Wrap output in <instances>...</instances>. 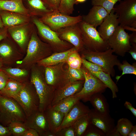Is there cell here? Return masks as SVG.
I'll list each match as a JSON object with an SVG mask.
<instances>
[{
    "mask_svg": "<svg viewBox=\"0 0 136 136\" xmlns=\"http://www.w3.org/2000/svg\"><path fill=\"white\" fill-rule=\"evenodd\" d=\"M129 38V34L125 31L122 27L119 25L107 41L114 53L123 57L131 47Z\"/></svg>",
    "mask_w": 136,
    "mask_h": 136,
    "instance_id": "obj_11",
    "label": "cell"
},
{
    "mask_svg": "<svg viewBox=\"0 0 136 136\" xmlns=\"http://www.w3.org/2000/svg\"><path fill=\"white\" fill-rule=\"evenodd\" d=\"M61 40L70 43L81 52L85 48L78 23L61 28L56 31Z\"/></svg>",
    "mask_w": 136,
    "mask_h": 136,
    "instance_id": "obj_13",
    "label": "cell"
},
{
    "mask_svg": "<svg viewBox=\"0 0 136 136\" xmlns=\"http://www.w3.org/2000/svg\"></svg>",
    "mask_w": 136,
    "mask_h": 136,
    "instance_id": "obj_60",
    "label": "cell"
},
{
    "mask_svg": "<svg viewBox=\"0 0 136 136\" xmlns=\"http://www.w3.org/2000/svg\"><path fill=\"white\" fill-rule=\"evenodd\" d=\"M0 10L16 12L31 17L23 0H0Z\"/></svg>",
    "mask_w": 136,
    "mask_h": 136,
    "instance_id": "obj_26",
    "label": "cell"
},
{
    "mask_svg": "<svg viewBox=\"0 0 136 136\" xmlns=\"http://www.w3.org/2000/svg\"><path fill=\"white\" fill-rule=\"evenodd\" d=\"M122 0H92V6H98L104 7L109 13L114 8L115 4Z\"/></svg>",
    "mask_w": 136,
    "mask_h": 136,
    "instance_id": "obj_39",
    "label": "cell"
},
{
    "mask_svg": "<svg viewBox=\"0 0 136 136\" xmlns=\"http://www.w3.org/2000/svg\"><path fill=\"white\" fill-rule=\"evenodd\" d=\"M9 78L7 74L3 71H0V94Z\"/></svg>",
    "mask_w": 136,
    "mask_h": 136,
    "instance_id": "obj_44",
    "label": "cell"
},
{
    "mask_svg": "<svg viewBox=\"0 0 136 136\" xmlns=\"http://www.w3.org/2000/svg\"><path fill=\"white\" fill-rule=\"evenodd\" d=\"M118 17L113 9L99 26L97 30L104 40L107 41L119 25Z\"/></svg>",
    "mask_w": 136,
    "mask_h": 136,
    "instance_id": "obj_20",
    "label": "cell"
},
{
    "mask_svg": "<svg viewBox=\"0 0 136 136\" xmlns=\"http://www.w3.org/2000/svg\"><path fill=\"white\" fill-rule=\"evenodd\" d=\"M125 30L132 31V32L136 31V28H133L130 26H125L123 27Z\"/></svg>",
    "mask_w": 136,
    "mask_h": 136,
    "instance_id": "obj_54",
    "label": "cell"
},
{
    "mask_svg": "<svg viewBox=\"0 0 136 136\" xmlns=\"http://www.w3.org/2000/svg\"><path fill=\"white\" fill-rule=\"evenodd\" d=\"M77 50L72 52L68 56L66 63L70 67L80 69L82 64V59Z\"/></svg>",
    "mask_w": 136,
    "mask_h": 136,
    "instance_id": "obj_38",
    "label": "cell"
},
{
    "mask_svg": "<svg viewBox=\"0 0 136 136\" xmlns=\"http://www.w3.org/2000/svg\"><path fill=\"white\" fill-rule=\"evenodd\" d=\"M0 123L7 126L14 121L24 122L26 117L22 108L14 98L0 94Z\"/></svg>",
    "mask_w": 136,
    "mask_h": 136,
    "instance_id": "obj_5",
    "label": "cell"
},
{
    "mask_svg": "<svg viewBox=\"0 0 136 136\" xmlns=\"http://www.w3.org/2000/svg\"><path fill=\"white\" fill-rule=\"evenodd\" d=\"M133 125L128 119L122 118L117 121L116 128L121 136H128Z\"/></svg>",
    "mask_w": 136,
    "mask_h": 136,
    "instance_id": "obj_34",
    "label": "cell"
},
{
    "mask_svg": "<svg viewBox=\"0 0 136 136\" xmlns=\"http://www.w3.org/2000/svg\"><path fill=\"white\" fill-rule=\"evenodd\" d=\"M84 80V75L81 68L80 69H74L68 66V68L65 70L60 87L69 83Z\"/></svg>",
    "mask_w": 136,
    "mask_h": 136,
    "instance_id": "obj_29",
    "label": "cell"
},
{
    "mask_svg": "<svg viewBox=\"0 0 136 136\" xmlns=\"http://www.w3.org/2000/svg\"><path fill=\"white\" fill-rule=\"evenodd\" d=\"M49 9L53 11L58 10L61 0H42Z\"/></svg>",
    "mask_w": 136,
    "mask_h": 136,
    "instance_id": "obj_43",
    "label": "cell"
},
{
    "mask_svg": "<svg viewBox=\"0 0 136 136\" xmlns=\"http://www.w3.org/2000/svg\"><path fill=\"white\" fill-rule=\"evenodd\" d=\"M129 41L131 44L136 43V31L132 32L131 34H129Z\"/></svg>",
    "mask_w": 136,
    "mask_h": 136,
    "instance_id": "obj_50",
    "label": "cell"
},
{
    "mask_svg": "<svg viewBox=\"0 0 136 136\" xmlns=\"http://www.w3.org/2000/svg\"><path fill=\"white\" fill-rule=\"evenodd\" d=\"M9 35L7 28L5 27L0 28V41L6 38Z\"/></svg>",
    "mask_w": 136,
    "mask_h": 136,
    "instance_id": "obj_47",
    "label": "cell"
},
{
    "mask_svg": "<svg viewBox=\"0 0 136 136\" xmlns=\"http://www.w3.org/2000/svg\"><path fill=\"white\" fill-rule=\"evenodd\" d=\"M109 14L103 7L93 6L87 14L82 15V21L96 28Z\"/></svg>",
    "mask_w": 136,
    "mask_h": 136,
    "instance_id": "obj_22",
    "label": "cell"
},
{
    "mask_svg": "<svg viewBox=\"0 0 136 136\" xmlns=\"http://www.w3.org/2000/svg\"><path fill=\"white\" fill-rule=\"evenodd\" d=\"M75 4H77L76 0H61L58 11L64 14L70 16L74 10Z\"/></svg>",
    "mask_w": 136,
    "mask_h": 136,
    "instance_id": "obj_36",
    "label": "cell"
},
{
    "mask_svg": "<svg viewBox=\"0 0 136 136\" xmlns=\"http://www.w3.org/2000/svg\"><path fill=\"white\" fill-rule=\"evenodd\" d=\"M66 62L50 66L44 67V75L47 85L55 90L61 87L65 70Z\"/></svg>",
    "mask_w": 136,
    "mask_h": 136,
    "instance_id": "obj_17",
    "label": "cell"
},
{
    "mask_svg": "<svg viewBox=\"0 0 136 136\" xmlns=\"http://www.w3.org/2000/svg\"><path fill=\"white\" fill-rule=\"evenodd\" d=\"M83 136H106V135L100 129L89 123Z\"/></svg>",
    "mask_w": 136,
    "mask_h": 136,
    "instance_id": "obj_40",
    "label": "cell"
},
{
    "mask_svg": "<svg viewBox=\"0 0 136 136\" xmlns=\"http://www.w3.org/2000/svg\"><path fill=\"white\" fill-rule=\"evenodd\" d=\"M3 62L0 57V71L2 70L3 66Z\"/></svg>",
    "mask_w": 136,
    "mask_h": 136,
    "instance_id": "obj_55",
    "label": "cell"
},
{
    "mask_svg": "<svg viewBox=\"0 0 136 136\" xmlns=\"http://www.w3.org/2000/svg\"><path fill=\"white\" fill-rule=\"evenodd\" d=\"M78 24L85 49L92 51L102 52L110 48L107 41L101 37L96 28L82 20Z\"/></svg>",
    "mask_w": 136,
    "mask_h": 136,
    "instance_id": "obj_6",
    "label": "cell"
},
{
    "mask_svg": "<svg viewBox=\"0 0 136 136\" xmlns=\"http://www.w3.org/2000/svg\"><path fill=\"white\" fill-rule=\"evenodd\" d=\"M131 45V48L128 52L131 55L133 58L136 60V43H132Z\"/></svg>",
    "mask_w": 136,
    "mask_h": 136,
    "instance_id": "obj_49",
    "label": "cell"
},
{
    "mask_svg": "<svg viewBox=\"0 0 136 136\" xmlns=\"http://www.w3.org/2000/svg\"><path fill=\"white\" fill-rule=\"evenodd\" d=\"M34 25L31 21L28 23L8 28L9 36L18 46L21 50L26 51Z\"/></svg>",
    "mask_w": 136,
    "mask_h": 136,
    "instance_id": "obj_12",
    "label": "cell"
},
{
    "mask_svg": "<svg viewBox=\"0 0 136 136\" xmlns=\"http://www.w3.org/2000/svg\"><path fill=\"white\" fill-rule=\"evenodd\" d=\"M31 17H40L53 11L49 8L42 0H26L23 2Z\"/></svg>",
    "mask_w": 136,
    "mask_h": 136,
    "instance_id": "obj_24",
    "label": "cell"
},
{
    "mask_svg": "<svg viewBox=\"0 0 136 136\" xmlns=\"http://www.w3.org/2000/svg\"><path fill=\"white\" fill-rule=\"evenodd\" d=\"M44 112L49 130L55 134L62 122L64 115L52 107L48 108Z\"/></svg>",
    "mask_w": 136,
    "mask_h": 136,
    "instance_id": "obj_25",
    "label": "cell"
},
{
    "mask_svg": "<svg viewBox=\"0 0 136 136\" xmlns=\"http://www.w3.org/2000/svg\"><path fill=\"white\" fill-rule=\"evenodd\" d=\"M136 136V125H133L128 136Z\"/></svg>",
    "mask_w": 136,
    "mask_h": 136,
    "instance_id": "obj_51",
    "label": "cell"
},
{
    "mask_svg": "<svg viewBox=\"0 0 136 136\" xmlns=\"http://www.w3.org/2000/svg\"><path fill=\"white\" fill-rule=\"evenodd\" d=\"M12 135L7 126H4L0 123V136Z\"/></svg>",
    "mask_w": 136,
    "mask_h": 136,
    "instance_id": "obj_45",
    "label": "cell"
},
{
    "mask_svg": "<svg viewBox=\"0 0 136 136\" xmlns=\"http://www.w3.org/2000/svg\"></svg>",
    "mask_w": 136,
    "mask_h": 136,
    "instance_id": "obj_59",
    "label": "cell"
},
{
    "mask_svg": "<svg viewBox=\"0 0 136 136\" xmlns=\"http://www.w3.org/2000/svg\"><path fill=\"white\" fill-rule=\"evenodd\" d=\"M87 114L89 123L102 130L106 136H108L116 127L115 120L109 114H102L92 109L90 110Z\"/></svg>",
    "mask_w": 136,
    "mask_h": 136,
    "instance_id": "obj_15",
    "label": "cell"
},
{
    "mask_svg": "<svg viewBox=\"0 0 136 136\" xmlns=\"http://www.w3.org/2000/svg\"><path fill=\"white\" fill-rule=\"evenodd\" d=\"M80 101L76 103L64 116L57 131L63 128L73 125L79 118L88 114L90 109Z\"/></svg>",
    "mask_w": 136,
    "mask_h": 136,
    "instance_id": "obj_19",
    "label": "cell"
},
{
    "mask_svg": "<svg viewBox=\"0 0 136 136\" xmlns=\"http://www.w3.org/2000/svg\"><path fill=\"white\" fill-rule=\"evenodd\" d=\"M108 136H121L116 127V128L109 134Z\"/></svg>",
    "mask_w": 136,
    "mask_h": 136,
    "instance_id": "obj_52",
    "label": "cell"
},
{
    "mask_svg": "<svg viewBox=\"0 0 136 136\" xmlns=\"http://www.w3.org/2000/svg\"><path fill=\"white\" fill-rule=\"evenodd\" d=\"M38 132L32 128H28L27 129L22 135V136H39Z\"/></svg>",
    "mask_w": 136,
    "mask_h": 136,
    "instance_id": "obj_46",
    "label": "cell"
},
{
    "mask_svg": "<svg viewBox=\"0 0 136 136\" xmlns=\"http://www.w3.org/2000/svg\"><path fill=\"white\" fill-rule=\"evenodd\" d=\"M81 68L84 77V82L81 90L74 95L79 97L80 100L83 102H86L89 101L90 97L93 95L104 92L108 87L83 65Z\"/></svg>",
    "mask_w": 136,
    "mask_h": 136,
    "instance_id": "obj_8",
    "label": "cell"
},
{
    "mask_svg": "<svg viewBox=\"0 0 136 136\" xmlns=\"http://www.w3.org/2000/svg\"><path fill=\"white\" fill-rule=\"evenodd\" d=\"M14 99L21 106L26 117L39 110V98L33 85L30 81L25 82Z\"/></svg>",
    "mask_w": 136,
    "mask_h": 136,
    "instance_id": "obj_7",
    "label": "cell"
},
{
    "mask_svg": "<svg viewBox=\"0 0 136 136\" xmlns=\"http://www.w3.org/2000/svg\"><path fill=\"white\" fill-rule=\"evenodd\" d=\"M81 52V57L98 65L104 72L112 77L115 75L114 66H118L121 63L117 56L113 54L114 51L110 48L102 52L92 51L85 48Z\"/></svg>",
    "mask_w": 136,
    "mask_h": 136,
    "instance_id": "obj_4",
    "label": "cell"
},
{
    "mask_svg": "<svg viewBox=\"0 0 136 136\" xmlns=\"http://www.w3.org/2000/svg\"><path fill=\"white\" fill-rule=\"evenodd\" d=\"M31 21L36 27L38 35L40 39L49 44L53 52H62L74 47L70 43L60 39L56 32L53 30L40 21L38 17H31Z\"/></svg>",
    "mask_w": 136,
    "mask_h": 136,
    "instance_id": "obj_3",
    "label": "cell"
},
{
    "mask_svg": "<svg viewBox=\"0 0 136 136\" xmlns=\"http://www.w3.org/2000/svg\"><path fill=\"white\" fill-rule=\"evenodd\" d=\"M76 50H77L74 46L64 51L55 52L39 61L37 64L45 67L55 65L61 63H66L69 55L72 52Z\"/></svg>",
    "mask_w": 136,
    "mask_h": 136,
    "instance_id": "obj_23",
    "label": "cell"
},
{
    "mask_svg": "<svg viewBox=\"0 0 136 136\" xmlns=\"http://www.w3.org/2000/svg\"><path fill=\"white\" fill-rule=\"evenodd\" d=\"M119 25L136 28V0H124L114 6Z\"/></svg>",
    "mask_w": 136,
    "mask_h": 136,
    "instance_id": "obj_10",
    "label": "cell"
},
{
    "mask_svg": "<svg viewBox=\"0 0 136 136\" xmlns=\"http://www.w3.org/2000/svg\"><path fill=\"white\" fill-rule=\"evenodd\" d=\"M53 52L50 46L40 39L35 27L27 47L26 55L16 62L17 66L28 70L39 61L51 55Z\"/></svg>",
    "mask_w": 136,
    "mask_h": 136,
    "instance_id": "obj_1",
    "label": "cell"
},
{
    "mask_svg": "<svg viewBox=\"0 0 136 136\" xmlns=\"http://www.w3.org/2000/svg\"><path fill=\"white\" fill-rule=\"evenodd\" d=\"M44 67L36 64L30 68V81L34 85L39 99V110L44 112L51 107L55 89L46 83L44 75Z\"/></svg>",
    "mask_w": 136,
    "mask_h": 136,
    "instance_id": "obj_2",
    "label": "cell"
},
{
    "mask_svg": "<svg viewBox=\"0 0 136 136\" xmlns=\"http://www.w3.org/2000/svg\"><path fill=\"white\" fill-rule=\"evenodd\" d=\"M4 25L0 14V28L4 27Z\"/></svg>",
    "mask_w": 136,
    "mask_h": 136,
    "instance_id": "obj_56",
    "label": "cell"
},
{
    "mask_svg": "<svg viewBox=\"0 0 136 136\" xmlns=\"http://www.w3.org/2000/svg\"><path fill=\"white\" fill-rule=\"evenodd\" d=\"M42 136H56V135L55 134L49 130L45 132Z\"/></svg>",
    "mask_w": 136,
    "mask_h": 136,
    "instance_id": "obj_53",
    "label": "cell"
},
{
    "mask_svg": "<svg viewBox=\"0 0 136 136\" xmlns=\"http://www.w3.org/2000/svg\"><path fill=\"white\" fill-rule=\"evenodd\" d=\"M89 123L87 114L78 119L72 125L75 130L76 136H83Z\"/></svg>",
    "mask_w": 136,
    "mask_h": 136,
    "instance_id": "obj_33",
    "label": "cell"
},
{
    "mask_svg": "<svg viewBox=\"0 0 136 136\" xmlns=\"http://www.w3.org/2000/svg\"><path fill=\"white\" fill-rule=\"evenodd\" d=\"M80 100L79 97L74 95L64 99L52 107L65 116L74 105Z\"/></svg>",
    "mask_w": 136,
    "mask_h": 136,
    "instance_id": "obj_32",
    "label": "cell"
},
{
    "mask_svg": "<svg viewBox=\"0 0 136 136\" xmlns=\"http://www.w3.org/2000/svg\"><path fill=\"white\" fill-rule=\"evenodd\" d=\"M56 136H76L75 132L73 126L63 128L57 131Z\"/></svg>",
    "mask_w": 136,
    "mask_h": 136,
    "instance_id": "obj_42",
    "label": "cell"
},
{
    "mask_svg": "<svg viewBox=\"0 0 136 136\" xmlns=\"http://www.w3.org/2000/svg\"><path fill=\"white\" fill-rule=\"evenodd\" d=\"M9 36L0 44V57L4 64L11 65L22 59L23 55Z\"/></svg>",
    "mask_w": 136,
    "mask_h": 136,
    "instance_id": "obj_14",
    "label": "cell"
},
{
    "mask_svg": "<svg viewBox=\"0 0 136 136\" xmlns=\"http://www.w3.org/2000/svg\"><path fill=\"white\" fill-rule=\"evenodd\" d=\"M9 78H11L18 81L25 83L28 81L29 72L28 70L19 67H7L3 68Z\"/></svg>",
    "mask_w": 136,
    "mask_h": 136,
    "instance_id": "obj_30",
    "label": "cell"
},
{
    "mask_svg": "<svg viewBox=\"0 0 136 136\" xmlns=\"http://www.w3.org/2000/svg\"><path fill=\"white\" fill-rule=\"evenodd\" d=\"M25 83L9 78L0 94L3 96L14 99L21 91Z\"/></svg>",
    "mask_w": 136,
    "mask_h": 136,
    "instance_id": "obj_27",
    "label": "cell"
},
{
    "mask_svg": "<svg viewBox=\"0 0 136 136\" xmlns=\"http://www.w3.org/2000/svg\"><path fill=\"white\" fill-rule=\"evenodd\" d=\"M26 0H23V2H24L25 1H26Z\"/></svg>",
    "mask_w": 136,
    "mask_h": 136,
    "instance_id": "obj_58",
    "label": "cell"
},
{
    "mask_svg": "<svg viewBox=\"0 0 136 136\" xmlns=\"http://www.w3.org/2000/svg\"><path fill=\"white\" fill-rule=\"evenodd\" d=\"M23 123L27 128L36 130L40 136H42L45 132L49 130L44 112L39 110L26 117Z\"/></svg>",
    "mask_w": 136,
    "mask_h": 136,
    "instance_id": "obj_18",
    "label": "cell"
},
{
    "mask_svg": "<svg viewBox=\"0 0 136 136\" xmlns=\"http://www.w3.org/2000/svg\"><path fill=\"white\" fill-rule=\"evenodd\" d=\"M90 72L98 78L108 88L110 89L112 92L113 98L117 97L116 93L119 91L118 88L112 79L110 74L103 71Z\"/></svg>",
    "mask_w": 136,
    "mask_h": 136,
    "instance_id": "obj_31",
    "label": "cell"
},
{
    "mask_svg": "<svg viewBox=\"0 0 136 136\" xmlns=\"http://www.w3.org/2000/svg\"><path fill=\"white\" fill-rule=\"evenodd\" d=\"M81 57L82 65L90 72L104 71L102 68L98 65L89 61L83 57Z\"/></svg>",
    "mask_w": 136,
    "mask_h": 136,
    "instance_id": "obj_41",
    "label": "cell"
},
{
    "mask_svg": "<svg viewBox=\"0 0 136 136\" xmlns=\"http://www.w3.org/2000/svg\"><path fill=\"white\" fill-rule=\"evenodd\" d=\"M38 18L40 21L56 32L61 28L78 23L82 20V16H71L62 14L58 10L53 11Z\"/></svg>",
    "mask_w": 136,
    "mask_h": 136,
    "instance_id": "obj_9",
    "label": "cell"
},
{
    "mask_svg": "<svg viewBox=\"0 0 136 136\" xmlns=\"http://www.w3.org/2000/svg\"><path fill=\"white\" fill-rule=\"evenodd\" d=\"M0 14L4 27L8 28L31 21L30 17L16 12L0 10Z\"/></svg>",
    "mask_w": 136,
    "mask_h": 136,
    "instance_id": "obj_21",
    "label": "cell"
},
{
    "mask_svg": "<svg viewBox=\"0 0 136 136\" xmlns=\"http://www.w3.org/2000/svg\"><path fill=\"white\" fill-rule=\"evenodd\" d=\"M7 126L12 135L14 136H22L28 128L23 122L19 121H13Z\"/></svg>",
    "mask_w": 136,
    "mask_h": 136,
    "instance_id": "obj_35",
    "label": "cell"
},
{
    "mask_svg": "<svg viewBox=\"0 0 136 136\" xmlns=\"http://www.w3.org/2000/svg\"><path fill=\"white\" fill-rule=\"evenodd\" d=\"M84 80H79L68 83L55 90L51 106L55 105L64 99L74 95L82 89Z\"/></svg>",
    "mask_w": 136,
    "mask_h": 136,
    "instance_id": "obj_16",
    "label": "cell"
},
{
    "mask_svg": "<svg viewBox=\"0 0 136 136\" xmlns=\"http://www.w3.org/2000/svg\"><path fill=\"white\" fill-rule=\"evenodd\" d=\"M120 70L122 71L121 75L117 76L116 77L117 82L120 78L125 74H132L136 75V63L134 62L132 65L130 64L126 60H123L118 66Z\"/></svg>",
    "mask_w": 136,
    "mask_h": 136,
    "instance_id": "obj_37",
    "label": "cell"
},
{
    "mask_svg": "<svg viewBox=\"0 0 136 136\" xmlns=\"http://www.w3.org/2000/svg\"><path fill=\"white\" fill-rule=\"evenodd\" d=\"M89 101L97 112L103 114H109V105L102 93H98L93 95Z\"/></svg>",
    "mask_w": 136,
    "mask_h": 136,
    "instance_id": "obj_28",
    "label": "cell"
},
{
    "mask_svg": "<svg viewBox=\"0 0 136 136\" xmlns=\"http://www.w3.org/2000/svg\"><path fill=\"white\" fill-rule=\"evenodd\" d=\"M124 106L127 109L129 110L134 116L136 117V109L132 106L131 103L129 101H126L124 104Z\"/></svg>",
    "mask_w": 136,
    "mask_h": 136,
    "instance_id": "obj_48",
    "label": "cell"
},
{
    "mask_svg": "<svg viewBox=\"0 0 136 136\" xmlns=\"http://www.w3.org/2000/svg\"><path fill=\"white\" fill-rule=\"evenodd\" d=\"M86 0H76L77 4L79 3H83L85 2Z\"/></svg>",
    "mask_w": 136,
    "mask_h": 136,
    "instance_id": "obj_57",
    "label": "cell"
}]
</instances>
